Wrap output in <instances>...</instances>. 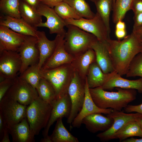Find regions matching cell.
Instances as JSON below:
<instances>
[{
  "label": "cell",
  "instance_id": "cell-6",
  "mask_svg": "<svg viewBox=\"0 0 142 142\" xmlns=\"http://www.w3.org/2000/svg\"><path fill=\"white\" fill-rule=\"evenodd\" d=\"M64 20L67 25L75 26L93 34L100 41L105 42L110 39L105 23L97 12L94 17L91 19L81 18L78 19H69Z\"/></svg>",
  "mask_w": 142,
  "mask_h": 142
},
{
  "label": "cell",
  "instance_id": "cell-31",
  "mask_svg": "<svg viewBox=\"0 0 142 142\" xmlns=\"http://www.w3.org/2000/svg\"><path fill=\"white\" fill-rule=\"evenodd\" d=\"M73 8L81 18L91 19L95 15L85 0H63Z\"/></svg>",
  "mask_w": 142,
  "mask_h": 142
},
{
  "label": "cell",
  "instance_id": "cell-44",
  "mask_svg": "<svg viewBox=\"0 0 142 142\" xmlns=\"http://www.w3.org/2000/svg\"><path fill=\"white\" fill-rule=\"evenodd\" d=\"M33 8L37 9L41 3L40 0H22Z\"/></svg>",
  "mask_w": 142,
  "mask_h": 142
},
{
  "label": "cell",
  "instance_id": "cell-3",
  "mask_svg": "<svg viewBox=\"0 0 142 142\" xmlns=\"http://www.w3.org/2000/svg\"><path fill=\"white\" fill-rule=\"evenodd\" d=\"M67 30L64 44L67 52L74 57L85 52L97 39L93 34L71 24L67 25Z\"/></svg>",
  "mask_w": 142,
  "mask_h": 142
},
{
  "label": "cell",
  "instance_id": "cell-16",
  "mask_svg": "<svg viewBox=\"0 0 142 142\" xmlns=\"http://www.w3.org/2000/svg\"><path fill=\"white\" fill-rule=\"evenodd\" d=\"M89 89L86 79L85 98L84 103L81 110L72 123L71 127L79 128L82 124L83 119L89 115L95 113L108 114L113 110L111 108L102 109L98 107L92 98Z\"/></svg>",
  "mask_w": 142,
  "mask_h": 142
},
{
  "label": "cell",
  "instance_id": "cell-46",
  "mask_svg": "<svg viewBox=\"0 0 142 142\" xmlns=\"http://www.w3.org/2000/svg\"><path fill=\"white\" fill-rule=\"evenodd\" d=\"M115 29H126V25L125 23L122 20H119L116 23Z\"/></svg>",
  "mask_w": 142,
  "mask_h": 142
},
{
  "label": "cell",
  "instance_id": "cell-12",
  "mask_svg": "<svg viewBox=\"0 0 142 142\" xmlns=\"http://www.w3.org/2000/svg\"><path fill=\"white\" fill-rule=\"evenodd\" d=\"M17 52L20 55L22 62L19 72L20 74L29 66L38 63L39 54L37 37L26 36Z\"/></svg>",
  "mask_w": 142,
  "mask_h": 142
},
{
  "label": "cell",
  "instance_id": "cell-15",
  "mask_svg": "<svg viewBox=\"0 0 142 142\" xmlns=\"http://www.w3.org/2000/svg\"><path fill=\"white\" fill-rule=\"evenodd\" d=\"M52 109L48 122L42 132L43 137L48 135L49 129L54 123L60 118H68L71 110L72 104L68 93L55 99L52 103Z\"/></svg>",
  "mask_w": 142,
  "mask_h": 142
},
{
  "label": "cell",
  "instance_id": "cell-24",
  "mask_svg": "<svg viewBox=\"0 0 142 142\" xmlns=\"http://www.w3.org/2000/svg\"><path fill=\"white\" fill-rule=\"evenodd\" d=\"M95 62V52L90 48L84 52L75 56L71 64L74 70L82 78L85 80L90 65Z\"/></svg>",
  "mask_w": 142,
  "mask_h": 142
},
{
  "label": "cell",
  "instance_id": "cell-41",
  "mask_svg": "<svg viewBox=\"0 0 142 142\" xmlns=\"http://www.w3.org/2000/svg\"><path fill=\"white\" fill-rule=\"evenodd\" d=\"M41 3L54 8L63 1V0H40Z\"/></svg>",
  "mask_w": 142,
  "mask_h": 142
},
{
  "label": "cell",
  "instance_id": "cell-26",
  "mask_svg": "<svg viewBox=\"0 0 142 142\" xmlns=\"http://www.w3.org/2000/svg\"><path fill=\"white\" fill-rule=\"evenodd\" d=\"M19 11L21 17L31 25L36 27L41 22L42 16L37 9L21 0Z\"/></svg>",
  "mask_w": 142,
  "mask_h": 142
},
{
  "label": "cell",
  "instance_id": "cell-52",
  "mask_svg": "<svg viewBox=\"0 0 142 142\" xmlns=\"http://www.w3.org/2000/svg\"><path fill=\"white\" fill-rule=\"evenodd\" d=\"M115 0H113V5L115 3Z\"/></svg>",
  "mask_w": 142,
  "mask_h": 142
},
{
  "label": "cell",
  "instance_id": "cell-13",
  "mask_svg": "<svg viewBox=\"0 0 142 142\" xmlns=\"http://www.w3.org/2000/svg\"><path fill=\"white\" fill-rule=\"evenodd\" d=\"M37 9L41 15L47 19L45 22H41L37 27L48 28L50 34L65 36L66 31L64 27L67 24L65 20L58 14L54 8L41 3Z\"/></svg>",
  "mask_w": 142,
  "mask_h": 142
},
{
  "label": "cell",
  "instance_id": "cell-49",
  "mask_svg": "<svg viewBox=\"0 0 142 142\" xmlns=\"http://www.w3.org/2000/svg\"><path fill=\"white\" fill-rule=\"evenodd\" d=\"M41 142H52L50 136L48 135L41 139L40 140Z\"/></svg>",
  "mask_w": 142,
  "mask_h": 142
},
{
  "label": "cell",
  "instance_id": "cell-45",
  "mask_svg": "<svg viewBox=\"0 0 142 142\" xmlns=\"http://www.w3.org/2000/svg\"><path fill=\"white\" fill-rule=\"evenodd\" d=\"M9 134L7 127L4 130L3 136L2 139L0 140V142H10L9 136Z\"/></svg>",
  "mask_w": 142,
  "mask_h": 142
},
{
  "label": "cell",
  "instance_id": "cell-22",
  "mask_svg": "<svg viewBox=\"0 0 142 142\" xmlns=\"http://www.w3.org/2000/svg\"><path fill=\"white\" fill-rule=\"evenodd\" d=\"M13 142H34V135L32 133L26 118L13 125L7 126Z\"/></svg>",
  "mask_w": 142,
  "mask_h": 142
},
{
  "label": "cell",
  "instance_id": "cell-21",
  "mask_svg": "<svg viewBox=\"0 0 142 142\" xmlns=\"http://www.w3.org/2000/svg\"><path fill=\"white\" fill-rule=\"evenodd\" d=\"M105 42H101L97 39L93 43L91 48L95 52L96 62L103 72L107 74L115 71Z\"/></svg>",
  "mask_w": 142,
  "mask_h": 142
},
{
  "label": "cell",
  "instance_id": "cell-43",
  "mask_svg": "<svg viewBox=\"0 0 142 142\" xmlns=\"http://www.w3.org/2000/svg\"><path fill=\"white\" fill-rule=\"evenodd\" d=\"M115 34L116 37L118 40L124 38L126 36V29H116L115 31Z\"/></svg>",
  "mask_w": 142,
  "mask_h": 142
},
{
  "label": "cell",
  "instance_id": "cell-28",
  "mask_svg": "<svg viewBox=\"0 0 142 142\" xmlns=\"http://www.w3.org/2000/svg\"><path fill=\"white\" fill-rule=\"evenodd\" d=\"M62 119L60 118L57 121L54 129L50 135L52 142H79L78 138L65 128Z\"/></svg>",
  "mask_w": 142,
  "mask_h": 142
},
{
  "label": "cell",
  "instance_id": "cell-10",
  "mask_svg": "<svg viewBox=\"0 0 142 142\" xmlns=\"http://www.w3.org/2000/svg\"><path fill=\"white\" fill-rule=\"evenodd\" d=\"M106 116L112 118L113 123L108 130L98 134L96 136L102 141H105L113 139L114 134L128 122L137 120L142 114L138 113H127L121 111L113 110Z\"/></svg>",
  "mask_w": 142,
  "mask_h": 142
},
{
  "label": "cell",
  "instance_id": "cell-19",
  "mask_svg": "<svg viewBox=\"0 0 142 142\" xmlns=\"http://www.w3.org/2000/svg\"><path fill=\"white\" fill-rule=\"evenodd\" d=\"M0 25L7 27L23 35L37 37V27L30 24L21 18H16L5 15L1 16Z\"/></svg>",
  "mask_w": 142,
  "mask_h": 142
},
{
  "label": "cell",
  "instance_id": "cell-32",
  "mask_svg": "<svg viewBox=\"0 0 142 142\" xmlns=\"http://www.w3.org/2000/svg\"><path fill=\"white\" fill-rule=\"evenodd\" d=\"M133 0H115L113 6V21L116 23L124 19L126 12L131 8Z\"/></svg>",
  "mask_w": 142,
  "mask_h": 142
},
{
  "label": "cell",
  "instance_id": "cell-38",
  "mask_svg": "<svg viewBox=\"0 0 142 142\" xmlns=\"http://www.w3.org/2000/svg\"><path fill=\"white\" fill-rule=\"evenodd\" d=\"M131 9L134 14L142 12V0H133Z\"/></svg>",
  "mask_w": 142,
  "mask_h": 142
},
{
  "label": "cell",
  "instance_id": "cell-37",
  "mask_svg": "<svg viewBox=\"0 0 142 142\" xmlns=\"http://www.w3.org/2000/svg\"><path fill=\"white\" fill-rule=\"evenodd\" d=\"M14 78H5L0 82V101L13 84Z\"/></svg>",
  "mask_w": 142,
  "mask_h": 142
},
{
  "label": "cell",
  "instance_id": "cell-25",
  "mask_svg": "<svg viewBox=\"0 0 142 142\" xmlns=\"http://www.w3.org/2000/svg\"><path fill=\"white\" fill-rule=\"evenodd\" d=\"M110 73H104L96 62L92 63L86 78L89 88L102 87L107 80Z\"/></svg>",
  "mask_w": 142,
  "mask_h": 142
},
{
  "label": "cell",
  "instance_id": "cell-18",
  "mask_svg": "<svg viewBox=\"0 0 142 142\" xmlns=\"http://www.w3.org/2000/svg\"><path fill=\"white\" fill-rule=\"evenodd\" d=\"M121 76L115 71L110 73L107 80L102 88L104 90H110L116 88L134 89L142 93V78L135 80H129Z\"/></svg>",
  "mask_w": 142,
  "mask_h": 142
},
{
  "label": "cell",
  "instance_id": "cell-1",
  "mask_svg": "<svg viewBox=\"0 0 142 142\" xmlns=\"http://www.w3.org/2000/svg\"><path fill=\"white\" fill-rule=\"evenodd\" d=\"M105 43L114 70L121 76L126 74L133 59L142 52V40L133 32L122 40L110 39Z\"/></svg>",
  "mask_w": 142,
  "mask_h": 142
},
{
  "label": "cell",
  "instance_id": "cell-48",
  "mask_svg": "<svg viewBox=\"0 0 142 142\" xmlns=\"http://www.w3.org/2000/svg\"><path fill=\"white\" fill-rule=\"evenodd\" d=\"M122 142H142V137L139 139L131 137L123 140Z\"/></svg>",
  "mask_w": 142,
  "mask_h": 142
},
{
  "label": "cell",
  "instance_id": "cell-23",
  "mask_svg": "<svg viewBox=\"0 0 142 142\" xmlns=\"http://www.w3.org/2000/svg\"><path fill=\"white\" fill-rule=\"evenodd\" d=\"M37 37L39 54L38 65L41 69L54 51L56 45L57 40L55 38L54 40H49L43 31H38Z\"/></svg>",
  "mask_w": 142,
  "mask_h": 142
},
{
  "label": "cell",
  "instance_id": "cell-9",
  "mask_svg": "<svg viewBox=\"0 0 142 142\" xmlns=\"http://www.w3.org/2000/svg\"><path fill=\"white\" fill-rule=\"evenodd\" d=\"M27 106L4 96L0 101V112L7 126L13 125L26 118Z\"/></svg>",
  "mask_w": 142,
  "mask_h": 142
},
{
  "label": "cell",
  "instance_id": "cell-50",
  "mask_svg": "<svg viewBox=\"0 0 142 142\" xmlns=\"http://www.w3.org/2000/svg\"><path fill=\"white\" fill-rule=\"evenodd\" d=\"M137 121L139 123L142 131V116Z\"/></svg>",
  "mask_w": 142,
  "mask_h": 142
},
{
  "label": "cell",
  "instance_id": "cell-14",
  "mask_svg": "<svg viewBox=\"0 0 142 142\" xmlns=\"http://www.w3.org/2000/svg\"><path fill=\"white\" fill-rule=\"evenodd\" d=\"M64 36L57 35L56 47L53 53L41 68L48 69L67 64H71L74 57L66 50L64 44Z\"/></svg>",
  "mask_w": 142,
  "mask_h": 142
},
{
  "label": "cell",
  "instance_id": "cell-20",
  "mask_svg": "<svg viewBox=\"0 0 142 142\" xmlns=\"http://www.w3.org/2000/svg\"><path fill=\"white\" fill-rule=\"evenodd\" d=\"M102 114L95 113L87 116L82 119V124H84L87 130L93 133L106 130L111 126L113 120Z\"/></svg>",
  "mask_w": 142,
  "mask_h": 142
},
{
  "label": "cell",
  "instance_id": "cell-47",
  "mask_svg": "<svg viewBox=\"0 0 142 142\" xmlns=\"http://www.w3.org/2000/svg\"><path fill=\"white\" fill-rule=\"evenodd\" d=\"M132 32L135 33L142 40V26L133 29Z\"/></svg>",
  "mask_w": 142,
  "mask_h": 142
},
{
  "label": "cell",
  "instance_id": "cell-8",
  "mask_svg": "<svg viewBox=\"0 0 142 142\" xmlns=\"http://www.w3.org/2000/svg\"><path fill=\"white\" fill-rule=\"evenodd\" d=\"M4 96L26 106L39 97L36 89L18 76Z\"/></svg>",
  "mask_w": 142,
  "mask_h": 142
},
{
  "label": "cell",
  "instance_id": "cell-42",
  "mask_svg": "<svg viewBox=\"0 0 142 142\" xmlns=\"http://www.w3.org/2000/svg\"><path fill=\"white\" fill-rule=\"evenodd\" d=\"M7 126V124L2 114L0 112V139L2 137L4 129Z\"/></svg>",
  "mask_w": 142,
  "mask_h": 142
},
{
  "label": "cell",
  "instance_id": "cell-39",
  "mask_svg": "<svg viewBox=\"0 0 142 142\" xmlns=\"http://www.w3.org/2000/svg\"><path fill=\"white\" fill-rule=\"evenodd\" d=\"M124 109L127 113L135 112L142 114V103L138 105H128Z\"/></svg>",
  "mask_w": 142,
  "mask_h": 142
},
{
  "label": "cell",
  "instance_id": "cell-4",
  "mask_svg": "<svg viewBox=\"0 0 142 142\" xmlns=\"http://www.w3.org/2000/svg\"><path fill=\"white\" fill-rule=\"evenodd\" d=\"M71 64H65L55 68L41 69L42 78L49 81L54 88L56 99L68 93V90L75 72Z\"/></svg>",
  "mask_w": 142,
  "mask_h": 142
},
{
  "label": "cell",
  "instance_id": "cell-11",
  "mask_svg": "<svg viewBox=\"0 0 142 142\" xmlns=\"http://www.w3.org/2000/svg\"><path fill=\"white\" fill-rule=\"evenodd\" d=\"M20 55L17 51L4 50L0 52V81L15 78L22 65Z\"/></svg>",
  "mask_w": 142,
  "mask_h": 142
},
{
  "label": "cell",
  "instance_id": "cell-7",
  "mask_svg": "<svg viewBox=\"0 0 142 142\" xmlns=\"http://www.w3.org/2000/svg\"><path fill=\"white\" fill-rule=\"evenodd\" d=\"M85 83L86 79L82 78L75 71L68 92L71 101L72 108L67 122L70 124V126L82 108L85 98Z\"/></svg>",
  "mask_w": 142,
  "mask_h": 142
},
{
  "label": "cell",
  "instance_id": "cell-51",
  "mask_svg": "<svg viewBox=\"0 0 142 142\" xmlns=\"http://www.w3.org/2000/svg\"><path fill=\"white\" fill-rule=\"evenodd\" d=\"M90 1L94 2V3H95V2H96L98 0H89Z\"/></svg>",
  "mask_w": 142,
  "mask_h": 142
},
{
  "label": "cell",
  "instance_id": "cell-17",
  "mask_svg": "<svg viewBox=\"0 0 142 142\" xmlns=\"http://www.w3.org/2000/svg\"><path fill=\"white\" fill-rule=\"evenodd\" d=\"M26 36L7 27L0 25V52L4 50L17 52Z\"/></svg>",
  "mask_w": 142,
  "mask_h": 142
},
{
  "label": "cell",
  "instance_id": "cell-33",
  "mask_svg": "<svg viewBox=\"0 0 142 142\" xmlns=\"http://www.w3.org/2000/svg\"><path fill=\"white\" fill-rule=\"evenodd\" d=\"M40 70L37 63L29 66L19 76L36 90L42 78Z\"/></svg>",
  "mask_w": 142,
  "mask_h": 142
},
{
  "label": "cell",
  "instance_id": "cell-27",
  "mask_svg": "<svg viewBox=\"0 0 142 142\" xmlns=\"http://www.w3.org/2000/svg\"><path fill=\"white\" fill-rule=\"evenodd\" d=\"M135 136L142 137V131L137 120L130 121L125 124L113 136V139H118L120 142Z\"/></svg>",
  "mask_w": 142,
  "mask_h": 142
},
{
  "label": "cell",
  "instance_id": "cell-35",
  "mask_svg": "<svg viewBox=\"0 0 142 142\" xmlns=\"http://www.w3.org/2000/svg\"><path fill=\"white\" fill-rule=\"evenodd\" d=\"M54 8L58 14L64 20L69 19H78L81 18L73 8L63 1Z\"/></svg>",
  "mask_w": 142,
  "mask_h": 142
},
{
  "label": "cell",
  "instance_id": "cell-29",
  "mask_svg": "<svg viewBox=\"0 0 142 142\" xmlns=\"http://www.w3.org/2000/svg\"><path fill=\"white\" fill-rule=\"evenodd\" d=\"M39 97L44 101L52 104L56 99L55 90L50 83L42 78L36 89Z\"/></svg>",
  "mask_w": 142,
  "mask_h": 142
},
{
  "label": "cell",
  "instance_id": "cell-5",
  "mask_svg": "<svg viewBox=\"0 0 142 142\" xmlns=\"http://www.w3.org/2000/svg\"><path fill=\"white\" fill-rule=\"evenodd\" d=\"M52 105L39 97L27 106L26 118L32 133L38 135L47 126L51 115Z\"/></svg>",
  "mask_w": 142,
  "mask_h": 142
},
{
  "label": "cell",
  "instance_id": "cell-30",
  "mask_svg": "<svg viewBox=\"0 0 142 142\" xmlns=\"http://www.w3.org/2000/svg\"><path fill=\"white\" fill-rule=\"evenodd\" d=\"M94 3L97 13L103 21L110 34V12L113 10V0H98Z\"/></svg>",
  "mask_w": 142,
  "mask_h": 142
},
{
  "label": "cell",
  "instance_id": "cell-40",
  "mask_svg": "<svg viewBox=\"0 0 142 142\" xmlns=\"http://www.w3.org/2000/svg\"><path fill=\"white\" fill-rule=\"evenodd\" d=\"M133 19L134 23L133 29L142 26V12L134 14Z\"/></svg>",
  "mask_w": 142,
  "mask_h": 142
},
{
  "label": "cell",
  "instance_id": "cell-2",
  "mask_svg": "<svg viewBox=\"0 0 142 142\" xmlns=\"http://www.w3.org/2000/svg\"><path fill=\"white\" fill-rule=\"evenodd\" d=\"M115 88L117 92L106 91L101 87L89 88V89L93 101L99 108L121 111L129 103L135 99L136 92L134 89Z\"/></svg>",
  "mask_w": 142,
  "mask_h": 142
},
{
  "label": "cell",
  "instance_id": "cell-34",
  "mask_svg": "<svg viewBox=\"0 0 142 142\" xmlns=\"http://www.w3.org/2000/svg\"><path fill=\"white\" fill-rule=\"evenodd\" d=\"M21 0H1L0 9L4 15L21 18L19 11Z\"/></svg>",
  "mask_w": 142,
  "mask_h": 142
},
{
  "label": "cell",
  "instance_id": "cell-36",
  "mask_svg": "<svg viewBox=\"0 0 142 142\" xmlns=\"http://www.w3.org/2000/svg\"><path fill=\"white\" fill-rule=\"evenodd\" d=\"M125 75L128 77L139 76L142 78V52L133 59Z\"/></svg>",
  "mask_w": 142,
  "mask_h": 142
}]
</instances>
